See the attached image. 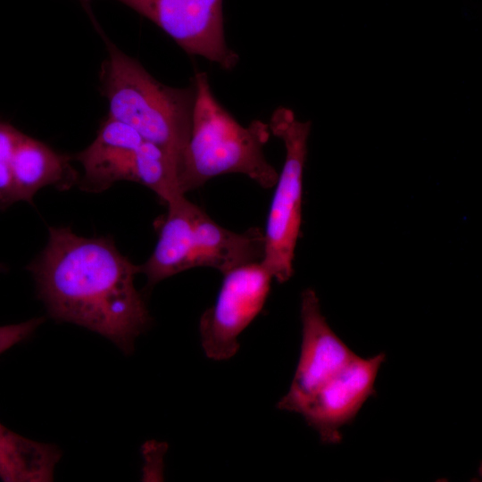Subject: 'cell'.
I'll use <instances>...</instances> for the list:
<instances>
[{
    "label": "cell",
    "instance_id": "1",
    "mask_svg": "<svg viewBox=\"0 0 482 482\" xmlns=\"http://www.w3.org/2000/svg\"><path fill=\"white\" fill-rule=\"evenodd\" d=\"M50 316L94 331L125 353L151 323L135 287L139 265L109 237H84L50 227L46 246L29 266Z\"/></svg>",
    "mask_w": 482,
    "mask_h": 482
},
{
    "label": "cell",
    "instance_id": "2",
    "mask_svg": "<svg viewBox=\"0 0 482 482\" xmlns=\"http://www.w3.org/2000/svg\"><path fill=\"white\" fill-rule=\"evenodd\" d=\"M103 37L107 57L102 63L100 91L108 116L123 122L162 149L179 172L188 144L196 87H172L155 79L135 58L117 47L94 22Z\"/></svg>",
    "mask_w": 482,
    "mask_h": 482
},
{
    "label": "cell",
    "instance_id": "3",
    "mask_svg": "<svg viewBox=\"0 0 482 482\" xmlns=\"http://www.w3.org/2000/svg\"><path fill=\"white\" fill-rule=\"evenodd\" d=\"M193 80L196 97L178 172L179 191L185 194L226 173L246 175L264 188L275 186L278 173L263 152L271 134L269 124L260 120L239 124L214 96L206 72L196 71Z\"/></svg>",
    "mask_w": 482,
    "mask_h": 482
},
{
    "label": "cell",
    "instance_id": "4",
    "mask_svg": "<svg viewBox=\"0 0 482 482\" xmlns=\"http://www.w3.org/2000/svg\"><path fill=\"white\" fill-rule=\"evenodd\" d=\"M268 124L270 133L283 141L286 157L275 184L263 232L264 253L261 263L273 278L283 283L292 277L300 233L303 173L311 121H300L292 110L278 107Z\"/></svg>",
    "mask_w": 482,
    "mask_h": 482
},
{
    "label": "cell",
    "instance_id": "5",
    "mask_svg": "<svg viewBox=\"0 0 482 482\" xmlns=\"http://www.w3.org/2000/svg\"><path fill=\"white\" fill-rule=\"evenodd\" d=\"M217 300L200 318L204 351L212 360L229 359L238 350L241 332L261 312L270 289L271 274L261 262L223 274Z\"/></svg>",
    "mask_w": 482,
    "mask_h": 482
},
{
    "label": "cell",
    "instance_id": "6",
    "mask_svg": "<svg viewBox=\"0 0 482 482\" xmlns=\"http://www.w3.org/2000/svg\"><path fill=\"white\" fill-rule=\"evenodd\" d=\"M91 0H79L87 11ZM150 20L188 54L231 70L238 55L225 40L222 0H116Z\"/></svg>",
    "mask_w": 482,
    "mask_h": 482
},
{
    "label": "cell",
    "instance_id": "7",
    "mask_svg": "<svg viewBox=\"0 0 482 482\" xmlns=\"http://www.w3.org/2000/svg\"><path fill=\"white\" fill-rule=\"evenodd\" d=\"M83 168V189L100 192L120 180L151 187L159 169L156 146L129 125L111 117L101 124L94 141L75 155Z\"/></svg>",
    "mask_w": 482,
    "mask_h": 482
},
{
    "label": "cell",
    "instance_id": "8",
    "mask_svg": "<svg viewBox=\"0 0 482 482\" xmlns=\"http://www.w3.org/2000/svg\"><path fill=\"white\" fill-rule=\"evenodd\" d=\"M384 353L372 357L356 356L347 366L301 400L292 410L301 414L315 429L321 441H341V428L350 423L365 402L374 395Z\"/></svg>",
    "mask_w": 482,
    "mask_h": 482
},
{
    "label": "cell",
    "instance_id": "9",
    "mask_svg": "<svg viewBox=\"0 0 482 482\" xmlns=\"http://www.w3.org/2000/svg\"><path fill=\"white\" fill-rule=\"evenodd\" d=\"M300 314V357L289 390L278 403L279 409L289 411L357 356L330 328L312 288L302 293Z\"/></svg>",
    "mask_w": 482,
    "mask_h": 482
},
{
    "label": "cell",
    "instance_id": "10",
    "mask_svg": "<svg viewBox=\"0 0 482 482\" xmlns=\"http://www.w3.org/2000/svg\"><path fill=\"white\" fill-rule=\"evenodd\" d=\"M264 234L259 228L243 233L218 225L200 207L189 235V268L212 267L225 274L239 266L261 262Z\"/></svg>",
    "mask_w": 482,
    "mask_h": 482
},
{
    "label": "cell",
    "instance_id": "11",
    "mask_svg": "<svg viewBox=\"0 0 482 482\" xmlns=\"http://www.w3.org/2000/svg\"><path fill=\"white\" fill-rule=\"evenodd\" d=\"M71 162V156L21 132L12 163L16 202L32 203L35 194L46 186L62 190L70 188L79 179Z\"/></svg>",
    "mask_w": 482,
    "mask_h": 482
},
{
    "label": "cell",
    "instance_id": "12",
    "mask_svg": "<svg viewBox=\"0 0 482 482\" xmlns=\"http://www.w3.org/2000/svg\"><path fill=\"white\" fill-rule=\"evenodd\" d=\"M167 214L161 226L159 238L153 253L139 265L145 275L147 286L189 268V235L197 205L179 194L168 201Z\"/></svg>",
    "mask_w": 482,
    "mask_h": 482
},
{
    "label": "cell",
    "instance_id": "13",
    "mask_svg": "<svg viewBox=\"0 0 482 482\" xmlns=\"http://www.w3.org/2000/svg\"><path fill=\"white\" fill-rule=\"evenodd\" d=\"M60 449L22 436L0 423V479L49 482L61 459Z\"/></svg>",
    "mask_w": 482,
    "mask_h": 482
},
{
    "label": "cell",
    "instance_id": "14",
    "mask_svg": "<svg viewBox=\"0 0 482 482\" xmlns=\"http://www.w3.org/2000/svg\"><path fill=\"white\" fill-rule=\"evenodd\" d=\"M21 131L10 122L0 120V211L16 202L12 163L15 145Z\"/></svg>",
    "mask_w": 482,
    "mask_h": 482
},
{
    "label": "cell",
    "instance_id": "15",
    "mask_svg": "<svg viewBox=\"0 0 482 482\" xmlns=\"http://www.w3.org/2000/svg\"><path fill=\"white\" fill-rule=\"evenodd\" d=\"M44 318H33L16 324L0 326V355L28 339L43 323Z\"/></svg>",
    "mask_w": 482,
    "mask_h": 482
}]
</instances>
